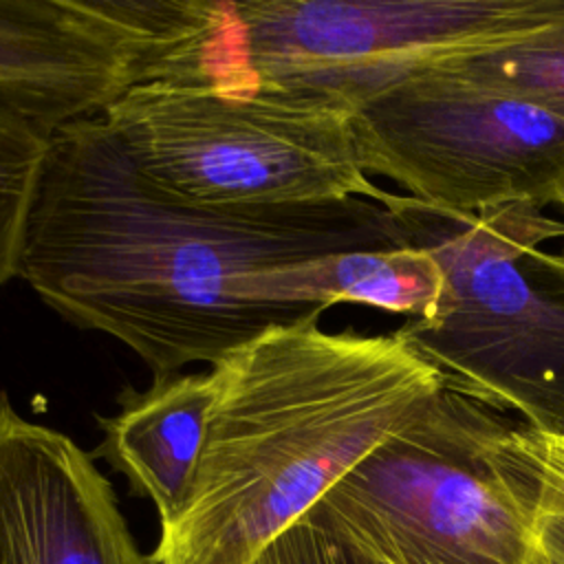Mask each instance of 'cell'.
I'll use <instances>...</instances> for the list:
<instances>
[{"mask_svg":"<svg viewBox=\"0 0 564 564\" xmlns=\"http://www.w3.org/2000/svg\"><path fill=\"white\" fill-rule=\"evenodd\" d=\"M214 392L212 372L161 375L143 392L126 388L119 410L97 416L101 443L93 456L154 505L161 527L178 518L192 494Z\"/></svg>","mask_w":564,"mask_h":564,"instance_id":"cell-10","label":"cell"},{"mask_svg":"<svg viewBox=\"0 0 564 564\" xmlns=\"http://www.w3.org/2000/svg\"><path fill=\"white\" fill-rule=\"evenodd\" d=\"M562 22L564 0H216L189 82L278 88L352 115Z\"/></svg>","mask_w":564,"mask_h":564,"instance_id":"cell-4","label":"cell"},{"mask_svg":"<svg viewBox=\"0 0 564 564\" xmlns=\"http://www.w3.org/2000/svg\"><path fill=\"white\" fill-rule=\"evenodd\" d=\"M253 564H368V560L324 524L302 518L280 533Z\"/></svg>","mask_w":564,"mask_h":564,"instance_id":"cell-15","label":"cell"},{"mask_svg":"<svg viewBox=\"0 0 564 564\" xmlns=\"http://www.w3.org/2000/svg\"><path fill=\"white\" fill-rule=\"evenodd\" d=\"M51 137L0 112V289L18 278L26 220Z\"/></svg>","mask_w":564,"mask_h":564,"instance_id":"cell-12","label":"cell"},{"mask_svg":"<svg viewBox=\"0 0 564 564\" xmlns=\"http://www.w3.org/2000/svg\"><path fill=\"white\" fill-rule=\"evenodd\" d=\"M130 82V48L97 0H0V112L53 137Z\"/></svg>","mask_w":564,"mask_h":564,"instance_id":"cell-9","label":"cell"},{"mask_svg":"<svg viewBox=\"0 0 564 564\" xmlns=\"http://www.w3.org/2000/svg\"><path fill=\"white\" fill-rule=\"evenodd\" d=\"M0 564H150L95 456L0 390Z\"/></svg>","mask_w":564,"mask_h":564,"instance_id":"cell-8","label":"cell"},{"mask_svg":"<svg viewBox=\"0 0 564 564\" xmlns=\"http://www.w3.org/2000/svg\"><path fill=\"white\" fill-rule=\"evenodd\" d=\"M535 469V505L522 564H564V434L518 425Z\"/></svg>","mask_w":564,"mask_h":564,"instance_id":"cell-14","label":"cell"},{"mask_svg":"<svg viewBox=\"0 0 564 564\" xmlns=\"http://www.w3.org/2000/svg\"><path fill=\"white\" fill-rule=\"evenodd\" d=\"M368 560V557H366ZM368 564H379V562H372V560H368Z\"/></svg>","mask_w":564,"mask_h":564,"instance_id":"cell-17","label":"cell"},{"mask_svg":"<svg viewBox=\"0 0 564 564\" xmlns=\"http://www.w3.org/2000/svg\"><path fill=\"white\" fill-rule=\"evenodd\" d=\"M443 293V271L421 247H370L260 271L249 280L258 302L322 315L333 304H364L386 313L425 319Z\"/></svg>","mask_w":564,"mask_h":564,"instance_id":"cell-11","label":"cell"},{"mask_svg":"<svg viewBox=\"0 0 564 564\" xmlns=\"http://www.w3.org/2000/svg\"><path fill=\"white\" fill-rule=\"evenodd\" d=\"M465 70L564 117V22L531 42L471 59Z\"/></svg>","mask_w":564,"mask_h":564,"instance_id":"cell-13","label":"cell"},{"mask_svg":"<svg viewBox=\"0 0 564 564\" xmlns=\"http://www.w3.org/2000/svg\"><path fill=\"white\" fill-rule=\"evenodd\" d=\"M209 372L196 480L150 564H253L447 386L399 330L330 333L319 315L267 328Z\"/></svg>","mask_w":564,"mask_h":564,"instance_id":"cell-2","label":"cell"},{"mask_svg":"<svg viewBox=\"0 0 564 564\" xmlns=\"http://www.w3.org/2000/svg\"><path fill=\"white\" fill-rule=\"evenodd\" d=\"M368 176L445 212L564 198V117L463 66L410 79L350 115Z\"/></svg>","mask_w":564,"mask_h":564,"instance_id":"cell-7","label":"cell"},{"mask_svg":"<svg viewBox=\"0 0 564 564\" xmlns=\"http://www.w3.org/2000/svg\"><path fill=\"white\" fill-rule=\"evenodd\" d=\"M401 245L397 216L370 198L249 207L174 198L95 115L51 137L18 278L59 317L119 339L161 377L214 366L267 328L304 319L253 300L251 275Z\"/></svg>","mask_w":564,"mask_h":564,"instance_id":"cell-1","label":"cell"},{"mask_svg":"<svg viewBox=\"0 0 564 564\" xmlns=\"http://www.w3.org/2000/svg\"><path fill=\"white\" fill-rule=\"evenodd\" d=\"M518 425L445 386L304 518L379 564H522L535 469Z\"/></svg>","mask_w":564,"mask_h":564,"instance_id":"cell-5","label":"cell"},{"mask_svg":"<svg viewBox=\"0 0 564 564\" xmlns=\"http://www.w3.org/2000/svg\"><path fill=\"white\" fill-rule=\"evenodd\" d=\"M130 163L194 205L386 203L359 165L350 112L253 84L152 79L99 115Z\"/></svg>","mask_w":564,"mask_h":564,"instance_id":"cell-6","label":"cell"},{"mask_svg":"<svg viewBox=\"0 0 564 564\" xmlns=\"http://www.w3.org/2000/svg\"><path fill=\"white\" fill-rule=\"evenodd\" d=\"M557 209H560V212H562V214H564V198H562V203H560V205H557ZM562 220H564V218H562ZM560 256H562V258H564V238H562V249H560Z\"/></svg>","mask_w":564,"mask_h":564,"instance_id":"cell-16","label":"cell"},{"mask_svg":"<svg viewBox=\"0 0 564 564\" xmlns=\"http://www.w3.org/2000/svg\"><path fill=\"white\" fill-rule=\"evenodd\" d=\"M410 247L434 256L443 293L397 328L447 386L546 434H564V220L529 203L445 212L405 194L383 203Z\"/></svg>","mask_w":564,"mask_h":564,"instance_id":"cell-3","label":"cell"}]
</instances>
